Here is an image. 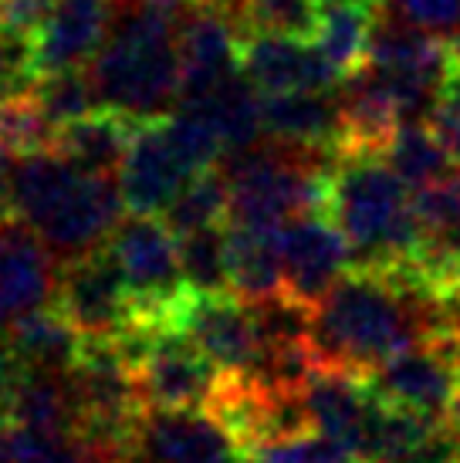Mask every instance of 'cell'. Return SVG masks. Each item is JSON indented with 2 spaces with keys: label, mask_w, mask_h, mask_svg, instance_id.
I'll use <instances>...</instances> for the list:
<instances>
[{
  "label": "cell",
  "mask_w": 460,
  "mask_h": 463,
  "mask_svg": "<svg viewBox=\"0 0 460 463\" xmlns=\"http://www.w3.org/2000/svg\"><path fill=\"white\" fill-rule=\"evenodd\" d=\"M335 99H339V146H335V156H379L386 142L393 139V132L407 122L397 91L389 89V81L379 71H372L369 65L345 75L342 85L335 89Z\"/></svg>",
  "instance_id": "e0dca14e"
},
{
  "label": "cell",
  "mask_w": 460,
  "mask_h": 463,
  "mask_svg": "<svg viewBox=\"0 0 460 463\" xmlns=\"http://www.w3.org/2000/svg\"><path fill=\"white\" fill-rule=\"evenodd\" d=\"M193 176L196 169L173 139L167 116L146 118L129 142V153L119 169V194L129 213L159 217Z\"/></svg>",
  "instance_id": "30bf717a"
},
{
  "label": "cell",
  "mask_w": 460,
  "mask_h": 463,
  "mask_svg": "<svg viewBox=\"0 0 460 463\" xmlns=\"http://www.w3.org/2000/svg\"><path fill=\"white\" fill-rule=\"evenodd\" d=\"M179 11L163 0H112V24L89 75L105 109L163 118L179 105Z\"/></svg>",
  "instance_id": "6da1fadb"
},
{
  "label": "cell",
  "mask_w": 460,
  "mask_h": 463,
  "mask_svg": "<svg viewBox=\"0 0 460 463\" xmlns=\"http://www.w3.org/2000/svg\"><path fill=\"white\" fill-rule=\"evenodd\" d=\"M136 129H139V118L99 105V109H91L89 116L54 129V139L48 149H54L68 163L89 169V173L112 176V173L122 169V159H126L129 142H132Z\"/></svg>",
  "instance_id": "44dd1931"
},
{
  "label": "cell",
  "mask_w": 460,
  "mask_h": 463,
  "mask_svg": "<svg viewBox=\"0 0 460 463\" xmlns=\"http://www.w3.org/2000/svg\"><path fill=\"white\" fill-rule=\"evenodd\" d=\"M4 342L14 348V355L24 362L31 373H72L78 352H81V335L58 308H38L24 315L4 335Z\"/></svg>",
  "instance_id": "cb8c5ba5"
},
{
  "label": "cell",
  "mask_w": 460,
  "mask_h": 463,
  "mask_svg": "<svg viewBox=\"0 0 460 463\" xmlns=\"http://www.w3.org/2000/svg\"><path fill=\"white\" fill-rule=\"evenodd\" d=\"M247 453L210 410L142 406L112 463H241Z\"/></svg>",
  "instance_id": "52a82bcc"
},
{
  "label": "cell",
  "mask_w": 460,
  "mask_h": 463,
  "mask_svg": "<svg viewBox=\"0 0 460 463\" xmlns=\"http://www.w3.org/2000/svg\"><path fill=\"white\" fill-rule=\"evenodd\" d=\"M302 399H305L311 430L339 443L352 460H359L366 447L372 410H376L369 375L315 362L302 383Z\"/></svg>",
  "instance_id": "4fadbf2b"
},
{
  "label": "cell",
  "mask_w": 460,
  "mask_h": 463,
  "mask_svg": "<svg viewBox=\"0 0 460 463\" xmlns=\"http://www.w3.org/2000/svg\"><path fill=\"white\" fill-rule=\"evenodd\" d=\"M284 250V301L315 308L332 284L352 268V247L325 213H305L282 227Z\"/></svg>",
  "instance_id": "8fae6325"
},
{
  "label": "cell",
  "mask_w": 460,
  "mask_h": 463,
  "mask_svg": "<svg viewBox=\"0 0 460 463\" xmlns=\"http://www.w3.org/2000/svg\"><path fill=\"white\" fill-rule=\"evenodd\" d=\"M241 463H244V460H241Z\"/></svg>",
  "instance_id": "b9f144b4"
},
{
  "label": "cell",
  "mask_w": 460,
  "mask_h": 463,
  "mask_svg": "<svg viewBox=\"0 0 460 463\" xmlns=\"http://www.w3.org/2000/svg\"><path fill=\"white\" fill-rule=\"evenodd\" d=\"M0 463H11V460H7V453H4V450H0Z\"/></svg>",
  "instance_id": "60d3db41"
},
{
  "label": "cell",
  "mask_w": 460,
  "mask_h": 463,
  "mask_svg": "<svg viewBox=\"0 0 460 463\" xmlns=\"http://www.w3.org/2000/svg\"><path fill=\"white\" fill-rule=\"evenodd\" d=\"M430 126L440 136V142L447 146V153L454 156V163L460 166V75L454 78V85L444 91V99L436 102Z\"/></svg>",
  "instance_id": "e575fe53"
},
{
  "label": "cell",
  "mask_w": 460,
  "mask_h": 463,
  "mask_svg": "<svg viewBox=\"0 0 460 463\" xmlns=\"http://www.w3.org/2000/svg\"><path fill=\"white\" fill-rule=\"evenodd\" d=\"M52 301L81 338H119L136 325V305L109 244L64 260Z\"/></svg>",
  "instance_id": "9c48e42d"
},
{
  "label": "cell",
  "mask_w": 460,
  "mask_h": 463,
  "mask_svg": "<svg viewBox=\"0 0 460 463\" xmlns=\"http://www.w3.org/2000/svg\"><path fill=\"white\" fill-rule=\"evenodd\" d=\"M383 163L399 180L409 183L413 190L434 186L444 176L454 173V156L447 153V146L440 142L430 122H403L393 139L383 146Z\"/></svg>",
  "instance_id": "484cf974"
},
{
  "label": "cell",
  "mask_w": 460,
  "mask_h": 463,
  "mask_svg": "<svg viewBox=\"0 0 460 463\" xmlns=\"http://www.w3.org/2000/svg\"><path fill=\"white\" fill-rule=\"evenodd\" d=\"M393 17L430 34L460 31V0H389Z\"/></svg>",
  "instance_id": "d6a6232c"
},
{
  "label": "cell",
  "mask_w": 460,
  "mask_h": 463,
  "mask_svg": "<svg viewBox=\"0 0 460 463\" xmlns=\"http://www.w3.org/2000/svg\"><path fill=\"white\" fill-rule=\"evenodd\" d=\"M132 379L139 389L142 406L156 410H206L220 386L217 362L204 348L173 325H132L115 338Z\"/></svg>",
  "instance_id": "277c9868"
},
{
  "label": "cell",
  "mask_w": 460,
  "mask_h": 463,
  "mask_svg": "<svg viewBox=\"0 0 460 463\" xmlns=\"http://www.w3.org/2000/svg\"><path fill=\"white\" fill-rule=\"evenodd\" d=\"M321 0H241L237 27L247 34H282V38H315Z\"/></svg>",
  "instance_id": "f546056e"
},
{
  "label": "cell",
  "mask_w": 460,
  "mask_h": 463,
  "mask_svg": "<svg viewBox=\"0 0 460 463\" xmlns=\"http://www.w3.org/2000/svg\"><path fill=\"white\" fill-rule=\"evenodd\" d=\"M241 71L261 95L282 91H335L342 71L321 54V48L302 38L247 34L241 38Z\"/></svg>",
  "instance_id": "9a60e30c"
},
{
  "label": "cell",
  "mask_w": 460,
  "mask_h": 463,
  "mask_svg": "<svg viewBox=\"0 0 460 463\" xmlns=\"http://www.w3.org/2000/svg\"><path fill=\"white\" fill-rule=\"evenodd\" d=\"M115 264L136 305V325H169L177 301L190 288L179 268V241L163 217L132 213L109 237Z\"/></svg>",
  "instance_id": "8992f818"
},
{
  "label": "cell",
  "mask_w": 460,
  "mask_h": 463,
  "mask_svg": "<svg viewBox=\"0 0 460 463\" xmlns=\"http://www.w3.org/2000/svg\"><path fill=\"white\" fill-rule=\"evenodd\" d=\"M369 386L386 402H397V406H407L420 416L444 423L450 399L460 389L454 342H417L403 348L379 369H372Z\"/></svg>",
  "instance_id": "7c38bea8"
},
{
  "label": "cell",
  "mask_w": 460,
  "mask_h": 463,
  "mask_svg": "<svg viewBox=\"0 0 460 463\" xmlns=\"http://www.w3.org/2000/svg\"><path fill=\"white\" fill-rule=\"evenodd\" d=\"M179 48V102L214 89L241 71L237 21L214 4H187L177 21Z\"/></svg>",
  "instance_id": "5bb4252c"
},
{
  "label": "cell",
  "mask_w": 460,
  "mask_h": 463,
  "mask_svg": "<svg viewBox=\"0 0 460 463\" xmlns=\"http://www.w3.org/2000/svg\"><path fill=\"white\" fill-rule=\"evenodd\" d=\"M38 81L34 65V38L0 27V102L24 99Z\"/></svg>",
  "instance_id": "1f68e13d"
},
{
  "label": "cell",
  "mask_w": 460,
  "mask_h": 463,
  "mask_svg": "<svg viewBox=\"0 0 460 463\" xmlns=\"http://www.w3.org/2000/svg\"><path fill=\"white\" fill-rule=\"evenodd\" d=\"M454 61H457V75H460V38L454 41Z\"/></svg>",
  "instance_id": "f35d334b"
},
{
  "label": "cell",
  "mask_w": 460,
  "mask_h": 463,
  "mask_svg": "<svg viewBox=\"0 0 460 463\" xmlns=\"http://www.w3.org/2000/svg\"><path fill=\"white\" fill-rule=\"evenodd\" d=\"M4 420L41 433H78L81 410L68 373H31L14 386L4 402ZM81 437V433H78Z\"/></svg>",
  "instance_id": "603a6c76"
},
{
  "label": "cell",
  "mask_w": 460,
  "mask_h": 463,
  "mask_svg": "<svg viewBox=\"0 0 460 463\" xmlns=\"http://www.w3.org/2000/svg\"><path fill=\"white\" fill-rule=\"evenodd\" d=\"M444 426L450 430V437L460 443V389H457V396L450 399L447 412H444Z\"/></svg>",
  "instance_id": "8d00e7d4"
},
{
  "label": "cell",
  "mask_w": 460,
  "mask_h": 463,
  "mask_svg": "<svg viewBox=\"0 0 460 463\" xmlns=\"http://www.w3.org/2000/svg\"><path fill=\"white\" fill-rule=\"evenodd\" d=\"M169 325L190 335L224 373H254L268 352L261 311L234 291H187Z\"/></svg>",
  "instance_id": "ba28073f"
},
{
  "label": "cell",
  "mask_w": 460,
  "mask_h": 463,
  "mask_svg": "<svg viewBox=\"0 0 460 463\" xmlns=\"http://www.w3.org/2000/svg\"><path fill=\"white\" fill-rule=\"evenodd\" d=\"M163 4H169V7H177V11H183L187 4H193V0H163Z\"/></svg>",
  "instance_id": "74e56055"
},
{
  "label": "cell",
  "mask_w": 460,
  "mask_h": 463,
  "mask_svg": "<svg viewBox=\"0 0 460 463\" xmlns=\"http://www.w3.org/2000/svg\"><path fill=\"white\" fill-rule=\"evenodd\" d=\"M58 0H0V27H11L17 34L34 38L44 21L52 17Z\"/></svg>",
  "instance_id": "836d02e7"
},
{
  "label": "cell",
  "mask_w": 460,
  "mask_h": 463,
  "mask_svg": "<svg viewBox=\"0 0 460 463\" xmlns=\"http://www.w3.org/2000/svg\"><path fill=\"white\" fill-rule=\"evenodd\" d=\"M52 250L17 217L0 220V338L54 298Z\"/></svg>",
  "instance_id": "2e32d148"
},
{
  "label": "cell",
  "mask_w": 460,
  "mask_h": 463,
  "mask_svg": "<svg viewBox=\"0 0 460 463\" xmlns=\"http://www.w3.org/2000/svg\"><path fill=\"white\" fill-rule=\"evenodd\" d=\"M0 450L11 463H109L78 433H41L27 426H0Z\"/></svg>",
  "instance_id": "83f0119b"
},
{
  "label": "cell",
  "mask_w": 460,
  "mask_h": 463,
  "mask_svg": "<svg viewBox=\"0 0 460 463\" xmlns=\"http://www.w3.org/2000/svg\"><path fill=\"white\" fill-rule=\"evenodd\" d=\"M454 355H457V365H460V332L454 335Z\"/></svg>",
  "instance_id": "ab89813d"
},
{
  "label": "cell",
  "mask_w": 460,
  "mask_h": 463,
  "mask_svg": "<svg viewBox=\"0 0 460 463\" xmlns=\"http://www.w3.org/2000/svg\"><path fill=\"white\" fill-rule=\"evenodd\" d=\"M159 217L167 220V227L177 237L214 223H227V176L217 166L196 173Z\"/></svg>",
  "instance_id": "4316f807"
},
{
  "label": "cell",
  "mask_w": 460,
  "mask_h": 463,
  "mask_svg": "<svg viewBox=\"0 0 460 463\" xmlns=\"http://www.w3.org/2000/svg\"><path fill=\"white\" fill-rule=\"evenodd\" d=\"M282 227L227 223V288L251 305L284 301Z\"/></svg>",
  "instance_id": "d6986e66"
},
{
  "label": "cell",
  "mask_w": 460,
  "mask_h": 463,
  "mask_svg": "<svg viewBox=\"0 0 460 463\" xmlns=\"http://www.w3.org/2000/svg\"><path fill=\"white\" fill-rule=\"evenodd\" d=\"M14 166L17 156L0 149V220L14 217Z\"/></svg>",
  "instance_id": "d590c367"
},
{
  "label": "cell",
  "mask_w": 460,
  "mask_h": 463,
  "mask_svg": "<svg viewBox=\"0 0 460 463\" xmlns=\"http://www.w3.org/2000/svg\"><path fill=\"white\" fill-rule=\"evenodd\" d=\"M179 241V268L190 291H230L227 288V227L214 223L190 231Z\"/></svg>",
  "instance_id": "4dcf8cb0"
},
{
  "label": "cell",
  "mask_w": 460,
  "mask_h": 463,
  "mask_svg": "<svg viewBox=\"0 0 460 463\" xmlns=\"http://www.w3.org/2000/svg\"><path fill=\"white\" fill-rule=\"evenodd\" d=\"M177 109H190L196 116L210 122V129L217 132L224 149L230 153H244L254 149L257 139L264 136V122H261V91L244 78V71L230 75L214 89L200 91L193 99H183Z\"/></svg>",
  "instance_id": "7402d4cb"
},
{
  "label": "cell",
  "mask_w": 460,
  "mask_h": 463,
  "mask_svg": "<svg viewBox=\"0 0 460 463\" xmlns=\"http://www.w3.org/2000/svg\"><path fill=\"white\" fill-rule=\"evenodd\" d=\"M112 24V0H58L52 17L34 34L38 75L81 68L102 48Z\"/></svg>",
  "instance_id": "ac0fdd59"
},
{
  "label": "cell",
  "mask_w": 460,
  "mask_h": 463,
  "mask_svg": "<svg viewBox=\"0 0 460 463\" xmlns=\"http://www.w3.org/2000/svg\"><path fill=\"white\" fill-rule=\"evenodd\" d=\"M325 217L349 241L356 268H393L417 260L426 244L417 190L386 166L383 156H335Z\"/></svg>",
  "instance_id": "3957f363"
},
{
  "label": "cell",
  "mask_w": 460,
  "mask_h": 463,
  "mask_svg": "<svg viewBox=\"0 0 460 463\" xmlns=\"http://www.w3.org/2000/svg\"><path fill=\"white\" fill-rule=\"evenodd\" d=\"M264 136L294 149H329L339 146V99L335 91H282L261 95Z\"/></svg>",
  "instance_id": "ffe728a7"
},
{
  "label": "cell",
  "mask_w": 460,
  "mask_h": 463,
  "mask_svg": "<svg viewBox=\"0 0 460 463\" xmlns=\"http://www.w3.org/2000/svg\"><path fill=\"white\" fill-rule=\"evenodd\" d=\"M366 65L389 81L397 91L407 122H430L436 102L457 78L454 44L440 41L430 31H420L403 21H379L372 31Z\"/></svg>",
  "instance_id": "5b68a950"
},
{
  "label": "cell",
  "mask_w": 460,
  "mask_h": 463,
  "mask_svg": "<svg viewBox=\"0 0 460 463\" xmlns=\"http://www.w3.org/2000/svg\"><path fill=\"white\" fill-rule=\"evenodd\" d=\"M379 24L376 0H321L315 44L342 75H352L366 65L372 31Z\"/></svg>",
  "instance_id": "d4e9b609"
},
{
  "label": "cell",
  "mask_w": 460,
  "mask_h": 463,
  "mask_svg": "<svg viewBox=\"0 0 460 463\" xmlns=\"http://www.w3.org/2000/svg\"><path fill=\"white\" fill-rule=\"evenodd\" d=\"M122 210L126 203L112 176L75 166L54 149L17 156L14 217L58 258L72 260L102 247L119 227Z\"/></svg>",
  "instance_id": "7a4b0ae2"
},
{
  "label": "cell",
  "mask_w": 460,
  "mask_h": 463,
  "mask_svg": "<svg viewBox=\"0 0 460 463\" xmlns=\"http://www.w3.org/2000/svg\"><path fill=\"white\" fill-rule=\"evenodd\" d=\"M31 102L38 105V112L52 129H62L75 118L89 116L91 109H99V91L89 71L81 68H62V71H44L38 75L34 89H31Z\"/></svg>",
  "instance_id": "f1b7e54d"
}]
</instances>
